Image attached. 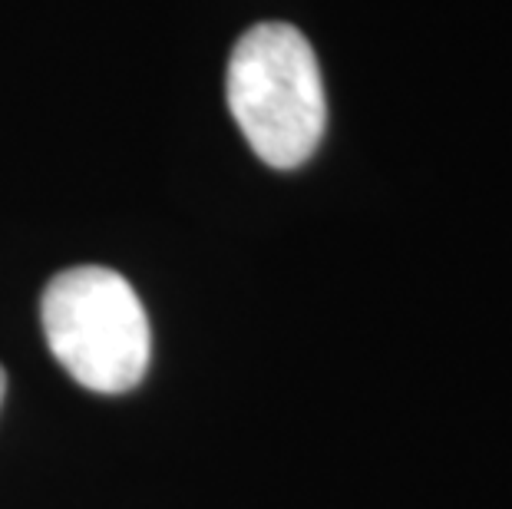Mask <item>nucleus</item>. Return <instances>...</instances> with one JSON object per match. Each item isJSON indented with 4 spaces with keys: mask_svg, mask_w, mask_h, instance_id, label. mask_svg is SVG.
Listing matches in <instances>:
<instances>
[{
    "mask_svg": "<svg viewBox=\"0 0 512 509\" xmlns=\"http://www.w3.org/2000/svg\"><path fill=\"white\" fill-rule=\"evenodd\" d=\"M232 119L271 169H298L321 146L328 100L318 57L298 27L268 20L245 30L228 57Z\"/></svg>",
    "mask_w": 512,
    "mask_h": 509,
    "instance_id": "f257e3e1",
    "label": "nucleus"
},
{
    "mask_svg": "<svg viewBox=\"0 0 512 509\" xmlns=\"http://www.w3.org/2000/svg\"><path fill=\"white\" fill-rule=\"evenodd\" d=\"M40 321L53 357L86 391L126 394L149 371L146 308L113 268L76 265L60 272L43 291Z\"/></svg>",
    "mask_w": 512,
    "mask_h": 509,
    "instance_id": "f03ea898",
    "label": "nucleus"
},
{
    "mask_svg": "<svg viewBox=\"0 0 512 509\" xmlns=\"http://www.w3.org/2000/svg\"><path fill=\"white\" fill-rule=\"evenodd\" d=\"M4 394H7V374H4V367H0V404H4Z\"/></svg>",
    "mask_w": 512,
    "mask_h": 509,
    "instance_id": "7ed1b4c3",
    "label": "nucleus"
}]
</instances>
